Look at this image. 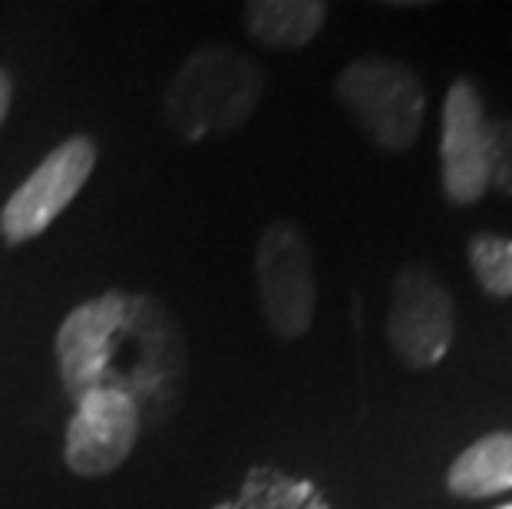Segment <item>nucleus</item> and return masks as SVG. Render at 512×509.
<instances>
[{
	"mask_svg": "<svg viewBox=\"0 0 512 509\" xmlns=\"http://www.w3.org/2000/svg\"><path fill=\"white\" fill-rule=\"evenodd\" d=\"M100 387L123 391L136 404L139 420L152 427L172 414L185 387V341L162 301L126 295L106 344Z\"/></svg>",
	"mask_w": 512,
	"mask_h": 509,
	"instance_id": "obj_1",
	"label": "nucleus"
},
{
	"mask_svg": "<svg viewBox=\"0 0 512 509\" xmlns=\"http://www.w3.org/2000/svg\"><path fill=\"white\" fill-rule=\"evenodd\" d=\"M265 90L261 67L232 47L195 50L166 90V119L172 133L189 139L232 133L252 119Z\"/></svg>",
	"mask_w": 512,
	"mask_h": 509,
	"instance_id": "obj_2",
	"label": "nucleus"
},
{
	"mask_svg": "<svg viewBox=\"0 0 512 509\" xmlns=\"http://www.w3.org/2000/svg\"><path fill=\"white\" fill-rule=\"evenodd\" d=\"M337 100L387 153H407L417 143L427 93L417 70L407 63L387 57H361L347 63L337 77Z\"/></svg>",
	"mask_w": 512,
	"mask_h": 509,
	"instance_id": "obj_3",
	"label": "nucleus"
},
{
	"mask_svg": "<svg viewBox=\"0 0 512 509\" xmlns=\"http://www.w3.org/2000/svg\"><path fill=\"white\" fill-rule=\"evenodd\" d=\"M255 278L261 314L278 341H298L311 331L318 285H314L311 248L294 222H271L258 238Z\"/></svg>",
	"mask_w": 512,
	"mask_h": 509,
	"instance_id": "obj_4",
	"label": "nucleus"
},
{
	"mask_svg": "<svg viewBox=\"0 0 512 509\" xmlns=\"http://www.w3.org/2000/svg\"><path fill=\"white\" fill-rule=\"evenodd\" d=\"M456 305L450 288L427 265H403L390 291L387 338L390 348L413 371L440 364L453 344Z\"/></svg>",
	"mask_w": 512,
	"mask_h": 509,
	"instance_id": "obj_5",
	"label": "nucleus"
},
{
	"mask_svg": "<svg viewBox=\"0 0 512 509\" xmlns=\"http://www.w3.org/2000/svg\"><path fill=\"white\" fill-rule=\"evenodd\" d=\"M96 166L90 136H70L30 172L0 209V235L7 245H24L60 219V212L80 196Z\"/></svg>",
	"mask_w": 512,
	"mask_h": 509,
	"instance_id": "obj_6",
	"label": "nucleus"
},
{
	"mask_svg": "<svg viewBox=\"0 0 512 509\" xmlns=\"http://www.w3.org/2000/svg\"><path fill=\"white\" fill-rule=\"evenodd\" d=\"M440 176L446 199L473 205L489 189V119L470 77H456L443 100Z\"/></svg>",
	"mask_w": 512,
	"mask_h": 509,
	"instance_id": "obj_7",
	"label": "nucleus"
},
{
	"mask_svg": "<svg viewBox=\"0 0 512 509\" xmlns=\"http://www.w3.org/2000/svg\"><path fill=\"white\" fill-rule=\"evenodd\" d=\"M139 410L123 391L96 387L76 400V410L67 424V447L63 460L76 476H110L129 460L139 437Z\"/></svg>",
	"mask_w": 512,
	"mask_h": 509,
	"instance_id": "obj_8",
	"label": "nucleus"
},
{
	"mask_svg": "<svg viewBox=\"0 0 512 509\" xmlns=\"http://www.w3.org/2000/svg\"><path fill=\"white\" fill-rule=\"evenodd\" d=\"M123 301L126 291H106V295L73 308L60 324L57 364H60L63 387L73 397V404L83 394L100 387L106 344H110V334L116 328L119 314H123Z\"/></svg>",
	"mask_w": 512,
	"mask_h": 509,
	"instance_id": "obj_9",
	"label": "nucleus"
},
{
	"mask_svg": "<svg viewBox=\"0 0 512 509\" xmlns=\"http://www.w3.org/2000/svg\"><path fill=\"white\" fill-rule=\"evenodd\" d=\"M446 490L463 500H486L512 490V430L486 433L466 447L446 473Z\"/></svg>",
	"mask_w": 512,
	"mask_h": 509,
	"instance_id": "obj_10",
	"label": "nucleus"
},
{
	"mask_svg": "<svg viewBox=\"0 0 512 509\" xmlns=\"http://www.w3.org/2000/svg\"><path fill=\"white\" fill-rule=\"evenodd\" d=\"M328 4L321 0H252L245 4V27L258 43L278 50H298L321 34Z\"/></svg>",
	"mask_w": 512,
	"mask_h": 509,
	"instance_id": "obj_11",
	"label": "nucleus"
},
{
	"mask_svg": "<svg viewBox=\"0 0 512 509\" xmlns=\"http://www.w3.org/2000/svg\"><path fill=\"white\" fill-rule=\"evenodd\" d=\"M219 509H331L321 490L308 480H294L271 467L248 473L242 493Z\"/></svg>",
	"mask_w": 512,
	"mask_h": 509,
	"instance_id": "obj_12",
	"label": "nucleus"
},
{
	"mask_svg": "<svg viewBox=\"0 0 512 509\" xmlns=\"http://www.w3.org/2000/svg\"><path fill=\"white\" fill-rule=\"evenodd\" d=\"M470 268L489 298H512V238L479 232L470 238Z\"/></svg>",
	"mask_w": 512,
	"mask_h": 509,
	"instance_id": "obj_13",
	"label": "nucleus"
},
{
	"mask_svg": "<svg viewBox=\"0 0 512 509\" xmlns=\"http://www.w3.org/2000/svg\"><path fill=\"white\" fill-rule=\"evenodd\" d=\"M489 189L512 196V116L489 123Z\"/></svg>",
	"mask_w": 512,
	"mask_h": 509,
	"instance_id": "obj_14",
	"label": "nucleus"
},
{
	"mask_svg": "<svg viewBox=\"0 0 512 509\" xmlns=\"http://www.w3.org/2000/svg\"><path fill=\"white\" fill-rule=\"evenodd\" d=\"M10 100H14V83H10V73L0 70V126L10 113Z\"/></svg>",
	"mask_w": 512,
	"mask_h": 509,
	"instance_id": "obj_15",
	"label": "nucleus"
},
{
	"mask_svg": "<svg viewBox=\"0 0 512 509\" xmlns=\"http://www.w3.org/2000/svg\"><path fill=\"white\" fill-rule=\"evenodd\" d=\"M499 509H512V503H506V506H499Z\"/></svg>",
	"mask_w": 512,
	"mask_h": 509,
	"instance_id": "obj_16",
	"label": "nucleus"
}]
</instances>
